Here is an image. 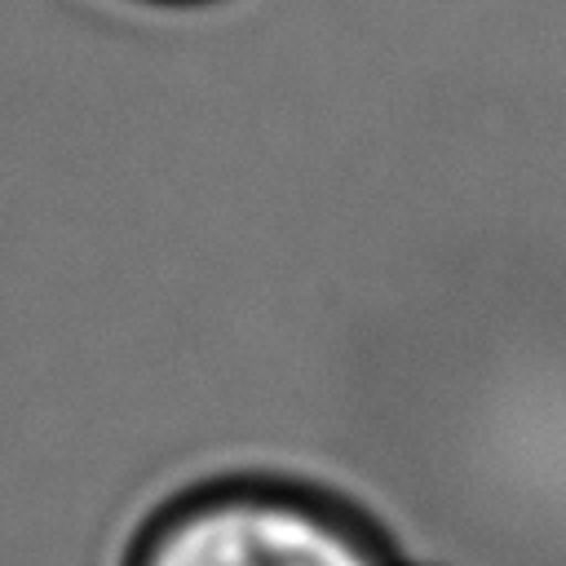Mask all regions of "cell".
<instances>
[{
    "instance_id": "1",
    "label": "cell",
    "mask_w": 566,
    "mask_h": 566,
    "mask_svg": "<svg viewBox=\"0 0 566 566\" xmlns=\"http://www.w3.org/2000/svg\"><path fill=\"white\" fill-rule=\"evenodd\" d=\"M128 566H398L389 544L340 500L230 478L172 500L133 544Z\"/></svg>"
},
{
    "instance_id": "3",
    "label": "cell",
    "mask_w": 566,
    "mask_h": 566,
    "mask_svg": "<svg viewBox=\"0 0 566 566\" xmlns=\"http://www.w3.org/2000/svg\"><path fill=\"white\" fill-rule=\"evenodd\" d=\"M137 4H155V9H190V4H212V0H137Z\"/></svg>"
},
{
    "instance_id": "2",
    "label": "cell",
    "mask_w": 566,
    "mask_h": 566,
    "mask_svg": "<svg viewBox=\"0 0 566 566\" xmlns=\"http://www.w3.org/2000/svg\"><path fill=\"white\" fill-rule=\"evenodd\" d=\"M495 323H509V318L500 314ZM469 327H486V323H473V318H464V323H424V327H402V332H398V340L385 349L380 367H385V363H394L398 354L416 349V345H433V340H442V336H455V332H469ZM380 367H376V371H380ZM376 371H371V376H376Z\"/></svg>"
}]
</instances>
